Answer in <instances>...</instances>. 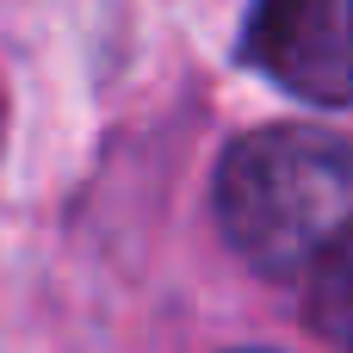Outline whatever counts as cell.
Listing matches in <instances>:
<instances>
[{"instance_id": "6da1fadb", "label": "cell", "mask_w": 353, "mask_h": 353, "mask_svg": "<svg viewBox=\"0 0 353 353\" xmlns=\"http://www.w3.org/2000/svg\"><path fill=\"white\" fill-rule=\"evenodd\" d=\"M217 223L267 279H304L353 223V143L310 124H267L217 161Z\"/></svg>"}, {"instance_id": "7a4b0ae2", "label": "cell", "mask_w": 353, "mask_h": 353, "mask_svg": "<svg viewBox=\"0 0 353 353\" xmlns=\"http://www.w3.org/2000/svg\"><path fill=\"white\" fill-rule=\"evenodd\" d=\"M242 56L298 99L353 105V0H261Z\"/></svg>"}, {"instance_id": "3957f363", "label": "cell", "mask_w": 353, "mask_h": 353, "mask_svg": "<svg viewBox=\"0 0 353 353\" xmlns=\"http://www.w3.org/2000/svg\"><path fill=\"white\" fill-rule=\"evenodd\" d=\"M304 310H310V329L329 347L353 353V223L310 261V273H304Z\"/></svg>"}]
</instances>
